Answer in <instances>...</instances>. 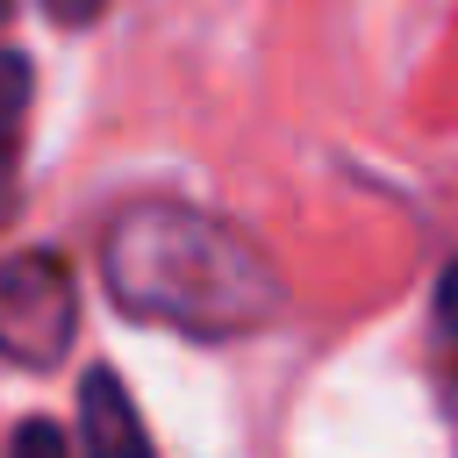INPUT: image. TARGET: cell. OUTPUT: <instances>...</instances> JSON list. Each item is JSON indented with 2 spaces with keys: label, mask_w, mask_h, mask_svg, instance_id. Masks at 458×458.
I'll return each mask as SVG.
<instances>
[{
  "label": "cell",
  "mask_w": 458,
  "mask_h": 458,
  "mask_svg": "<svg viewBox=\"0 0 458 458\" xmlns=\"http://www.w3.org/2000/svg\"><path fill=\"white\" fill-rule=\"evenodd\" d=\"M43 7H50V21H57V29H79V21H93L107 0H43Z\"/></svg>",
  "instance_id": "obj_7"
},
{
  "label": "cell",
  "mask_w": 458,
  "mask_h": 458,
  "mask_svg": "<svg viewBox=\"0 0 458 458\" xmlns=\"http://www.w3.org/2000/svg\"><path fill=\"white\" fill-rule=\"evenodd\" d=\"M21 114H29V64L14 50H0V143H14Z\"/></svg>",
  "instance_id": "obj_4"
},
{
  "label": "cell",
  "mask_w": 458,
  "mask_h": 458,
  "mask_svg": "<svg viewBox=\"0 0 458 458\" xmlns=\"http://www.w3.org/2000/svg\"><path fill=\"white\" fill-rule=\"evenodd\" d=\"M79 451L86 458H157L122 372H107V365H93L79 386Z\"/></svg>",
  "instance_id": "obj_3"
},
{
  "label": "cell",
  "mask_w": 458,
  "mask_h": 458,
  "mask_svg": "<svg viewBox=\"0 0 458 458\" xmlns=\"http://www.w3.org/2000/svg\"><path fill=\"white\" fill-rule=\"evenodd\" d=\"M100 279L129 315L165 322L179 336H208V344L250 336L286 308L279 265L250 236H236L229 222L186 200L122 208L100 236Z\"/></svg>",
  "instance_id": "obj_1"
},
{
  "label": "cell",
  "mask_w": 458,
  "mask_h": 458,
  "mask_svg": "<svg viewBox=\"0 0 458 458\" xmlns=\"http://www.w3.org/2000/svg\"><path fill=\"white\" fill-rule=\"evenodd\" d=\"M14 215V143H0V222Z\"/></svg>",
  "instance_id": "obj_8"
},
{
  "label": "cell",
  "mask_w": 458,
  "mask_h": 458,
  "mask_svg": "<svg viewBox=\"0 0 458 458\" xmlns=\"http://www.w3.org/2000/svg\"><path fill=\"white\" fill-rule=\"evenodd\" d=\"M7 458H72V444L57 437V422H21L7 437Z\"/></svg>",
  "instance_id": "obj_5"
},
{
  "label": "cell",
  "mask_w": 458,
  "mask_h": 458,
  "mask_svg": "<svg viewBox=\"0 0 458 458\" xmlns=\"http://www.w3.org/2000/svg\"><path fill=\"white\" fill-rule=\"evenodd\" d=\"M79 336V286L50 250H14L0 258V358L50 372L64 365Z\"/></svg>",
  "instance_id": "obj_2"
},
{
  "label": "cell",
  "mask_w": 458,
  "mask_h": 458,
  "mask_svg": "<svg viewBox=\"0 0 458 458\" xmlns=\"http://www.w3.org/2000/svg\"><path fill=\"white\" fill-rule=\"evenodd\" d=\"M7 14H14V0H0V29H7Z\"/></svg>",
  "instance_id": "obj_9"
},
{
  "label": "cell",
  "mask_w": 458,
  "mask_h": 458,
  "mask_svg": "<svg viewBox=\"0 0 458 458\" xmlns=\"http://www.w3.org/2000/svg\"><path fill=\"white\" fill-rule=\"evenodd\" d=\"M437 322H444V336L458 344V258H451L444 279H437Z\"/></svg>",
  "instance_id": "obj_6"
}]
</instances>
